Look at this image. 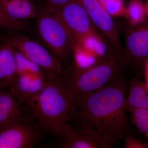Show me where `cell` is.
I'll list each match as a JSON object with an SVG mask.
<instances>
[{
  "label": "cell",
  "instance_id": "obj_1",
  "mask_svg": "<svg viewBox=\"0 0 148 148\" xmlns=\"http://www.w3.org/2000/svg\"><path fill=\"white\" fill-rule=\"evenodd\" d=\"M128 82L125 75L97 90L77 94L67 123L92 131L112 147L118 144L132 131L125 107Z\"/></svg>",
  "mask_w": 148,
  "mask_h": 148
},
{
  "label": "cell",
  "instance_id": "obj_2",
  "mask_svg": "<svg viewBox=\"0 0 148 148\" xmlns=\"http://www.w3.org/2000/svg\"><path fill=\"white\" fill-rule=\"evenodd\" d=\"M75 97L62 74L48 75L41 90L20 98L40 129L62 140L73 129L67 121Z\"/></svg>",
  "mask_w": 148,
  "mask_h": 148
},
{
  "label": "cell",
  "instance_id": "obj_3",
  "mask_svg": "<svg viewBox=\"0 0 148 148\" xmlns=\"http://www.w3.org/2000/svg\"><path fill=\"white\" fill-rule=\"evenodd\" d=\"M128 69L125 53L113 49L90 67L81 68L73 63L62 74L76 95L101 88L124 75Z\"/></svg>",
  "mask_w": 148,
  "mask_h": 148
},
{
  "label": "cell",
  "instance_id": "obj_4",
  "mask_svg": "<svg viewBox=\"0 0 148 148\" xmlns=\"http://www.w3.org/2000/svg\"><path fill=\"white\" fill-rule=\"evenodd\" d=\"M36 18V32L43 45L61 62L73 55L75 42L56 12L38 8Z\"/></svg>",
  "mask_w": 148,
  "mask_h": 148
},
{
  "label": "cell",
  "instance_id": "obj_5",
  "mask_svg": "<svg viewBox=\"0 0 148 148\" xmlns=\"http://www.w3.org/2000/svg\"><path fill=\"white\" fill-rule=\"evenodd\" d=\"M8 38L14 47L49 75H59L63 73L61 61L44 45L18 30H10Z\"/></svg>",
  "mask_w": 148,
  "mask_h": 148
},
{
  "label": "cell",
  "instance_id": "obj_6",
  "mask_svg": "<svg viewBox=\"0 0 148 148\" xmlns=\"http://www.w3.org/2000/svg\"><path fill=\"white\" fill-rule=\"evenodd\" d=\"M125 54L134 76L141 79L148 59V18L137 26L126 27Z\"/></svg>",
  "mask_w": 148,
  "mask_h": 148
},
{
  "label": "cell",
  "instance_id": "obj_7",
  "mask_svg": "<svg viewBox=\"0 0 148 148\" xmlns=\"http://www.w3.org/2000/svg\"><path fill=\"white\" fill-rule=\"evenodd\" d=\"M53 11L64 21L77 45H79L86 37L98 33L82 0H73Z\"/></svg>",
  "mask_w": 148,
  "mask_h": 148
},
{
  "label": "cell",
  "instance_id": "obj_8",
  "mask_svg": "<svg viewBox=\"0 0 148 148\" xmlns=\"http://www.w3.org/2000/svg\"><path fill=\"white\" fill-rule=\"evenodd\" d=\"M82 2L93 25L108 40L114 50L125 53L121 42L119 29L112 16L97 0H82Z\"/></svg>",
  "mask_w": 148,
  "mask_h": 148
},
{
  "label": "cell",
  "instance_id": "obj_9",
  "mask_svg": "<svg viewBox=\"0 0 148 148\" xmlns=\"http://www.w3.org/2000/svg\"><path fill=\"white\" fill-rule=\"evenodd\" d=\"M21 123L0 129V148H32L39 143L41 135L36 124Z\"/></svg>",
  "mask_w": 148,
  "mask_h": 148
},
{
  "label": "cell",
  "instance_id": "obj_10",
  "mask_svg": "<svg viewBox=\"0 0 148 148\" xmlns=\"http://www.w3.org/2000/svg\"><path fill=\"white\" fill-rule=\"evenodd\" d=\"M34 121L22 100L10 90L0 91V129Z\"/></svg>",
  "mask_w": 148,
  "mask_h": 148
},
{
  "label": "cell",
  "instance_id": "obj_11",
  "mask_svg": "<svg viewBox=\"0 0 148 148\" xmlns=\"http://www.w3.org/2000/svg\"><path fill=\"white\" fill-rule=\"evenodd\" d=\"M17 75L14 47L7 37L0 42V86L10 90Z\"/></svg>",
  "mask_w": 148,
  "mask_h": 148
},
{
  "label": "cell",
  "instance_id": "obj_12",
  "mask_svg": "<svg viewBox=\"0 0 148 148\" xmlns=\"http://www.w3.org/2000/svg\"><path fill=\"white\" fill-rule=\"evenodd\" d=\"M57 147L62 148H110L112 147L99 135L88 130L73 128L61 140Z\"/></svg>",
  "mask_w": 148,
  "mask_h": 148
},
{
  "label": "cell",
  "instance_id": "obj_13",
  "mask_svg": "<svg viewBox=\"0 0 148 148\" xmlns=\"http://www.w3.org/2000/svg\"><path fill=\"white\" fill-rule=\"evenodd\" d=\"M0 6L9 17L15 20L35 18L38 14L33 0H0Z\"/></svg>",
  "mask_w": 148,
  "mask_h": 148
},
{
  "label": "cell",
  "instance_id": "obj_14",
  "mask_svg": "<svg viewBox=\"0 0 148 148\" xmlns=\"http://www.w3.org/2000/svg\"><path fill=\"white\" fill-rule=\"evenodd\" d=\"M46 78L27 73H18L14 86L10 90L19 98L37 93L44 86Z\"/></svg>",
  "mask_w": 148,
  "mask_h": 148
},
{
  "label": "cell",
  "instance_id": "obj_15",
  "mask_svg": "<svg viewBox=\"0 0 148 148\" xmlns=\"http://www.w3.org/2000/svg\"><path fill=\"white\" fill-rule=\"evenodd\" d=\"M125 107L148 109V86L141 79L134 76L129 80Z\"/></svg>",
  "mask_w": 148,
  "mask_h": 148
},
{
  "label": "cell",
  "instance_id": "obj_16",
  "mask_svg": "<svg viewBox=\"0 0 148 148\" xmlns=\"http://www.w3.org/2000/svg\"><path fill=\"white\" fill-rule=\"evenodd\" d=\"M79 46L98 60L103 58L114 49L106 38L99 33L86 37Z\"/></svg>",
  "mask_w": 148,
  "mask_h": 148
},
{
  "label": "cell",
  "instance_id": "obj_17",
  "mask_svg": "<svg viewBox=\"0 0 148 148\" xmlns=\"http://www.w3.org/2000/svg\"><path fill=\"white\" fill-rule=\"evenodd\" d=\"M14 47V46H13ZM14 53L18 73H27L46 79L48 74L38 65L29 60L14 47Z\"/></svg>",
  "mask_w": 148,
  "mask_h": 148
},
{
  "label": "cell",
  "instance_id": "obj_18",
  "mask_svg": "<svg viewBox=\"0 0 148 148\" xmlns=\"http://www.w3.org/2000/svg\"><path fill=\"white\" fill-rule=\"evenodd\" d=\"M126 9L125 17L130 26H137L146 19L145 4L142 0H131Z\"/></svg>",
  "mask_w": 148,
  "mask_h": 148
},
{
  "label": "cell",
  "instance_id": "obj_19",
  "mask_svg": "<svg viewBox=\"0 0 148 148\" xmlns=\"http://www.w3.org/2000/svg\"><path fill=\"white\" fill-rule=\"evenodd\" d=\"M126 110L131 124L148 138V109L130 108Z\"/></svg>",
  "mask_w": 148,
  "mask_h": 148
},
{
  "label": "cell",
  "instance_id": "obj_20",
  "mask_svg": "<svg viewBox=\"0 0 148 148\" xmlns=\"http://www.w3.org/2000/svg\"><path fill=\"white\" fill-rule=\"evenodd\" d=\"M0 26L8 30L30 32L29 24L25 21L12 19L3 11L0 6Z\"/></svg>",
  "mask_w": 148,
  "mask_h": 148
},
{
  "label": "cell",
  "instance_id": "obj_21",
  "mask_svg": "<svg viewBox=\"0 0 148 148\" xmlns=\"http://www.w3.org/2000/svg\"><path fill=\"white\" fill-rule=\"evenodd\" d=\"M112 16H125L126 9L123 0H114L102 6Z\"/></svg>",
  "mask_w": 148,
  "mask_h": 148
},
{
  "label": "cell",
  "instance_id": "obj_22",
  "mask_svg": "<svg viewBox=\"0 0 148 148\" xmlns=\"http://www.w3.org/2000/svg\"><path fill=\"white\" fill-rule=\"evenodd\" d=\"M124 139L125 148H148V143L136 139L131 134H127Z\"/></svg>",
  "mask_w": 148,
  "mask_h": 148
},
{
  "label": "cell",
  "instance_id": "obj_23",
  "mask_svg": "<svg viewBox=\"0 0 148 148\" xmlns=\"http://www.w3.org/2000/svg\"><path fill=\"white\" fill-rule=\"evenodd\" d=\"M45 8L50 10H54L61 6L73 0H45Z\"/></svg>",
  "mask_w": 148,
  "mask_h": 148
},
{
  "label": "cell",
  "instance_id": "obj_24",
  "mask_svg": "<svg viewBox=\"0 0 148 148\" xmlns=\"http://www.w3.org/2000/svg\"><path fill=\"white\" fill-rule=\"evenodd\" d=\"M144 76L148 75V59L146 61L144 69Z\"/></svg>",
  "mask_w": 148,
  "mask_h": 148
},
{
  "label": "cell",
  "instance_id": "obj_25",
  "mask_svg": "<svg viewBox=\"0 0 148 148\" xmlns=\"http://www.w3.org/2000/svg\"><path fill=\"white\" fill-rule=\"evenodd\" d=\"M98 2L101 4V5L103 6L106 4L114 1V0H97Z\"/></svg>",
  "mask_w": 148,
  "mask_h": 148
},
{
  "label": "cell",
  "instance_id": "obj_26",
  "mask_svg": "<svg viewBox=\"0 0 148 148\" xmlns=\"http://www.w3.org/2000/svg\"><path fill=\"white\" fill-rule=\"evenodd\" d=\"M145 8L146 16H147L148 18V1L145 4Z\"/></svg>",
  "mask_w": 148,
  "mask_h": 148
},
{
  "label": "cell",
  "instance_id": "obj_27",
  "mask_svg": "<svg viewBox=\"0 0 148 148\" xmlns=\"http://www.w3.org/2000/svg\"><path fill=\"white\" fill-rule=\"evenodd\" d=\"M145 82L146 83V84H147V85L148 86V75L145 76Z\"/></svg>",
  "mask_w": 148,
  "mask_h": 148
},
{
  "label": "cell",
  "instance_id": "obj_28",
  "mask_svg": "<svg viewBox=\"0 0 148 148\" xmlns=\"http://www.w3.org/2000/svg\"><path fill=\"white\" fill-rule=\"evenodd\" d=\"M34 1H42V0H33Z\"/></svg>",
  "mask_w": 148,
  "mask_h": 148
},
{
  "label": "cell",
  "instance_id": "obj_29",
  "mask_svg": "<svg viewBox=\"0 0 148 148\" xmlns=\"http://www.w3.org/2000/svg\"><path fill=\"white\" fill-rule=\"evenodd\" d=\"M2 39L1 37L0 36V42L2 41Z\"/></svg>",
  "mask_w": 148,
  "mask_h": 148
},
{
  "label": "cell",
  "instance_id": "obj_30",
  "mask_svg": "<svg viewBox=\"0 0 148 148\" xmlns=\"http://www.w3.org/2000/svg\"><path fill=\"white\" fill-rule=\"evenodd\" d=\"M1 87L0 86V91H1Z\"/></svg>",
  "mask_w": 148,
  "mask_h": 148
}]
</instances>
